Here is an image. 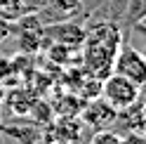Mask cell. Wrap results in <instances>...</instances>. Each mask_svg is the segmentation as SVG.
Here are the masks:
<instances>
[{"instance_id": "cell-1", "label": "cell", "mask_w": 146, "mask_h": 144, "mask_svg": "<svg viewBox=\"0 0 146 144\" xmlns=\"http://www.w3.org/2000/svg\"><path fill=\"white\" fill-rule=\"evenodd\" d=\"M123 45V33L111 21H99L90 31H85L83 40V71L92 78L104 80L113 71L115 52Z\"/></svg>"}, {"instance_id": "cell-2", "label": "cell", "mask_w": 146, "mask_h": 144, "mask_svg": "<svg viewBox=\"0 0 146 144\" xmlns=\"http://www.w3.org/2000/svg\"><path fill=\"white\" fill-rule=\"evenodd\" d=\"M139 85L132 83L130 78H125L120 73H108L102 80V99L106 104H111L115 111H123L127 106H132L139 102Z\"/></svg>"}, {"instance_id": "cell-3", "label": "cell", "mask_w": 146, "mask_h": 144, "mask_svg": "<svg viewBox=\"0 0 146 144\" xmlns=\"http://www.w3.org/2000/svg\"><path fill=\"white\" fill-rule=\"evenodd\" d=\"M113 73H120L125 78H130L132 83L139 87L146 85V57L141 55V50L130 47V45H120V50L115 52L113 59Z\"/></svg>"}, {"instance_id": "cell-4", "label": "cell", "mask_w": 146, "mask_h": 144, "mask_svg": "<svg viewBox=\"0 0 146 144\" xmlns=\"http://www.w3.org/2000/svg\"><path fill=\"white\" fill-rule=\"evenodd\" d=\"M80 121L97 130H106L108 125H113L118 121V111L111 104H106L102 97H97V99L85 102V109H80Z\"/></svg>"}, {"instance_id": "cell-5", "label": "cell", "mask_w": 146, "mask_h": 144, "mask_svg": "<svg viewBox=\"0 0 146 144\" xmlns=\"http://www.w3.org/2000/svg\"><path fill=\"white\" fill-rule=\"evenodd\" d=\"M80 12H83V0H42L40 3V17L47 24L73 21Z\"/></svg>"}, {"instance_id": "cell-6", "label": "cell", "mask_w": 146, "mask_h": 144, "mask_svg": "<svg viewBox=\"0 0 146 144\" xmlns=\"http://www.w3.org/2000/svg\"><path fill=\"white\" fill-rule=\"evenodd\" d=\"M45 35H50L52 40H57V43H61V45H68V47H80L83 40H85V31L80 29L78 24H73V21L47 24Z\"/></svg>"}, {"instance_id": "cell-7", "label": "cell", "mask_w": 146, "mask_h": 144, "mask_svg": "<svg viewBox=\"0 0 146 144\" xmlns=\"http://www.w3.org/2000/svg\"><path fill=\"white\" fill-rule=\"evenodd\" d=\"M80 130H83V121H76V116H59V121L52 128L54 144H73L80 137Z\"/></svg>"}, {"instance_id": "cell-8", "label": "cell", "mask_w": 146, "mask_h": 144, "mask_svg": "<svg viewBox=\"0 0 146 144\" xmlns=\"http://www.w3.org/2000/svg\"><path fill=\"white\" fill-rule=\"evenodd\" d=\"M78 92H80V99H83V102L97 99V97H102V80L85 73V80L80 83V90H78Z\"/></svg>"}, {"instance_id": "cell-9", "label": "cell", "mask_w": 146, "mask_h": 144, "mask_svg": "<svg viewBox=\"0 0 146 144\" xmlns=\"http://www.w3.org/2000/svg\"><path fill=\"white\" fill-rule=\"evenodd\" d=\"M90 144H123V137L113 130H97L92 135V139H90Z\"/></svg>"}, {"instance_id": "cell-10", "label": "cell", "mask_w": 146, "mask_h": 144, "mask_svg": "<svg viewBox=\"0 0 146 144\" xmlns=\"http://www.w3.org/2000/svg\"><path fill=\"white\" fill-rule=\"evenodd\" d=\"M123 144H146V135L144 132H127L123 137Z\"/></svg>"}, {"instance_id": "cell-11", "label": "cell", "mask_w": 146, "mask_h": 144, "mask_svg": "<svg viewBox=\"0 0 146 144\" xmlns=\"http://www.w3.org/2000/svg\"><path fill=\"white\" fill-rule=\"evenodd\" d=\"M7 33H10V31H7V26H5V24H0V43L7 38Z\"/></svg>"}, {"instance_id": "cell-12", "label": "cell", "mask_w": 146, "mask_h": 144, "mask_svg": "<svg viewBox=\"0 0 146 144\" xmlns=\"http://www.w3.org/2000/svg\"><path fill=\"white\" fill-rule=\"evenodd\" d=\"M141 55H144V57H146V45H144V50H141Z\"/></svg>"}, {"instance_id": "cell-13", "label": "cell", "mask_w": 146, "mask_h": 144, "mask_svg": "<svg viewBox=\"0 0 146 144\" xmlns=\"http://www.w3.org/2000/svg\"><path fill=\"white\" fill-rule=\"evenodd\" d=\"M38 144H54V142H38Z\"/></svg>"}, {"instance_id": "cell-14", "label": "cell", "mask_w": 146, "mask_h": 144, "mask_svg": "<svg viewBox=\"0 0 146 144\" xmlns=\"http://www.w3.org/2000/svg\"><path fill=\"white\" fill-rule=\"evenodd\" d=\"M141 26H146V19H144V21H141Z\"/></svg>"}]
</instances>
